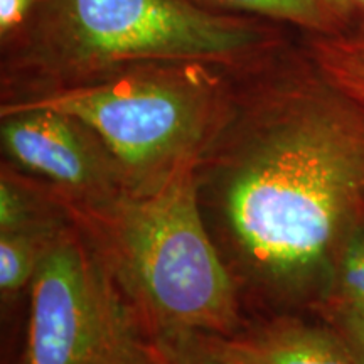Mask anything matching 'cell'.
I'll use <instances>...</instances> for the list:
<instances>
[{"instance_id": "cell-1", "label": "cell", "mask_w": 364, "mask_h": 364, "mask_svg": "<svg viewBox=\"0 0 364 364\" xmlns=\"http://www.w3.org/2000/svg\"><path fill=\"white\" fill-rule=\"evenodd\" d=\"M196 179L243 306L314 314L364 225V108L289 44L238 73Z\"/></svg>"}, {"instance_id": "cell-2", "label": "cell", "mask_w": 364, "mask_h": 364, "mask_svg": "<svg viewBox=\"0 0 364 364\" xmlns=\"http://www.w3.org/2000/svg\"><path fill=\"white\" fill-rule=\"evenodd\" d=\"M49 189L154 341L226 338L247 326L199 203L196 166L145 193L76 198Z\"/></svg>"}, {"instance_id": "cell-3", "label": "cell", "mask_w": 364, "mask_h": 364, "mask_svg": "<svg viewBox=\"0 0 364 364\" xmlns=\"http://www.w3.org/2000/svg\"><path fill=\"white\" fill-rule=\"evenodd\" d=\"M282 26L188 0H38L2 44V98L90 83L145 63L247 71L287 48Z\"/></svg>"}, {"instance_id": "cell-4", "label": "cell", "mask_w": 364, "mask_h": 364, "mask_svg": "<svg viewBox=\"0 0 364 364\" xmlns=\"http://www.w3.org/2000/svg\"><path fill=\"white\" fill-rule=\"evenodd\" d=\"M236 76L199 61L145 63L90 83L6 97L2 105L80 118L110 150L125 191L145 193L198 166L230 113Z\"/></svg>"}, {"instance_id": "cell-5", "label": "cell", "mask_w": 364, "mask_h": 364, "mask_svg": "<svg viewBox=\"0 0 364 364\" xmlns=\"http://www.w3.org/2000/svg\"><path fill=\"white\" fill-rule=\"evenodd\" d=\"M27 294L16 364H156L157 343L71 223Z\"/></svg>"}, {"instance_id": "cell-6", "label": "cell", "mask_w": 364, "mask_h": 364, "mask_svg": "<svg viewBox=\"0 0 364 364\" xmlns=\"http://www.w3.org/2000/svg\"><path fill=\"white\" fill-rule=\"evenodd\" d=\"M0 142L7 164L63 194L102 198L125 191L103 140L66 112L0 105Z\"/></svg>"}, {"instance_id": "cell-7", "label": "cell", "mask_w": 364, "mask_h": 364, "mask_svg": "<svg viewBox=\"0 0 364 364\" xmlns=\"http://www.w3.org/2000/svg\"><path fill=\"white\" fill-rule=\"evenodd\" d=\"M233 364H359L334 326L304 312H275L226 338H209Z\"/></svg>"}, {"instance_id": "cell-8", "label": "cell", "mask_w": 364, "mask_h": 364, "mask_svg": "<svg viewBox=\"0 0 364 364\" xmlns=\"http://www.w3.org/2000/svg\"><path fill=\"white\" fill-rule=\"evenodd\" d=\"M70 226V220L0 233V299L11 306L29 290L44 257Z\"/></svg>"}, {"instance_id": "cell-9", "label": "cell", "mask_w": 364, "mask_h": 364, "mask_svg": "<svg viewBox=\"0 0 364 364\" xmlns=\"http://www.w3.org/2000/svg\"><path fill=\"white\" fill-rule=\"evenodd\" d=\"M208 11L258 17L292 26L307 36H344V26L329 0H188Z\"/></svg>"}, {"instance_id": "cell-10", "label": "cell", "mask_w": 364, "mask_h": 364, "mask_svg": "<svg viewBox=\"0 0 364 364\" xmlns=\"http://www.w3.org/2000/svg\"><path fill=\"white\" fill-rule=\"evenodd\" d=\"M304 49L327 81L364 108V36H307Z\"/></svg>"}, {"instance_id": "cell-11", "label": "cell", "mask_w": 364, "mask_h": 364, "mask_svg": "<svg viewBox=\"0 0 364 364\" xmlns=\"http://www.w3.org/2000/svg\"><path fill=\"white\" fill-rule=\"evenodd\" d=\"M351 314L364 318V225L354 231L339 253L329 287L312 316Z\"/></svg>"}, {"instance_id": "cell-12", "label": "cell", "mask_w": 364, "mask_h": 364, "mask_svg": "<svg viewBox=\"0 0 364 364\" xmlns=\"http://www.w3.org/2000/svg\"><path fill=\"white\" fill-rule=\"evenodd\" d=\"M156 343V364H233L211 348L206 336H189Z\"/></svg>"}, {"instance_id": "cell-13", "label": "cell", "mask_w": 364, "mask_h": 364, "mask_svg": "<svg viewBox=\"0 0 364 364\" xmlns=\"http://www.w3.org/2000/svg\"><path fill=\"white\" fill-rule=\"evenodd\" d=\"M38 0H0V39L2 44L24 29Z\"/></svg>"}, {"instance_id": "cell-14", "label": "cell", "mask_w": 364, "mask_h": 364, "mask_svg": "<svg viewBox=\"0 0 364 364\" xmlns=\"http://www.w3.org/2000/svg\"><path fill=\"white\" fill-rule=\"evenodd\" d=\"M334 326L349 344L359 364H364V318L351 314H329L321 317Z\"/></svg>"}, {"instance_id": "cell-15", "label": "cell", "mask_w": 364, "mask_h": 364, "mask_svg": "<svg viewBox=\"0 0 364 364\" xmlns=\"http://www.w3.org/2000/svg\"><path fill=\"white\" fill-rule=\"evenodd\" d=\"M343 22L344 36H364V0H329Z\"/></svg>"}]
</instances>
